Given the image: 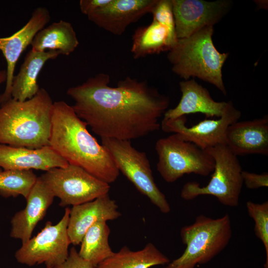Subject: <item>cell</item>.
Wrapping results in <instances>:
<instances>
[{
	"mask_svg": "<svg viewBox=\"0 0 268 268\" xmlns=\"http://www.w3.org/2000/svg\"><path fill=\"white\" fill-rule=\"evenodd\" d=\"M110 76L96 74L69 88L77 116L101 138L131 140L161 128L159 119L169 105V97L145 81L127 77L115 87Z\"/></svg>",
	"mask_w": 268,
	"mask_h": 268,
	"instance_id": "6da1fadb",
	"label": "cell"
},
{
	"mask_svg": "<svg viewBox=\"0 0 268 268\" xmlns=\"http://www.w3.org/2000/svg\"><path fill=\"white\" fill-rule=\"evenodd\" d=\"M49 145L69 164L79 166L110 184L120 171L112 156L87 129V125L64 101L53 103Z\"/></svg>",
	"mask_w": 268,
	"mask_h": 268,
	"instance_id": "7a4b0ae2",
	"label": "cell"
},
{
	"mask_svg": "<svg viewBox=\"0 0 268 268\" xmlns=\"http://www.w3.org/2000/svg\"><path fill=\"white\" fill-rule=\"evenodd\" d=\"M54 102L44 88L32 98L0 105V144L36 149L49 145Z\"/></svg>",
	"mask_w": 268,
	"mask_h": 268,
	"instance_id": "3957f363",
	"label": "cell"
},
{
	"mask_svg": "<svg viewBox=\"0 0 268 268\" xmlns=\"http://www.w3.org/2000/svg\"><path fill=\"white\" fill-rule=\"evenodd\" d=\"M213 26L205 27L189 37L178 39L168 51L172 70L185 80L197 77L216 86L225 95L222 69L228 53H221L214 46Z\"/></svg>",
	"mask_w": 268,
	"mask_h": 268,
	"instance_id": "277c9868",
	"label": "cell"
},
{
	"mask_svg": "<svg viewBox=\"0 0 268 268\" xmlns=\"http://www.w3.org/2000/svg\"><path fill=\"white\" fill-rule=\"evenodd\" d=\"M232 234L228 213L217 218L198 216L193 224L181 230L182 242L186 246L184 253L165 268H195L208 263L227 247Z\"/></svg>",
	"mask_w": 268,
	"mask_h": 268,
	"instance_id": "5b68a950",
	"label": "cell"
},
{
	"mask_svg": "<svg viewBox=\"0 0 268 268\" xmlns=\"http://www.w3.org/2000/svg\"><path fill=\"white\" fill-rule=\"evenodd\" d=\"M214 161L211 179L205 186L196 181L188 182L181 191V198L187 201L201 195H211L225 206L236 207L239 204L243 187L242 169L237 156L226 144L205 149Z\"/></svg>",
	"mask_w": 268,
	"mask_h": 268,
	"instance_id": "8992f818",
	"label": "cell"
},
{
	"mask_svg": "<svg viewBox=\"0 0 268 268\" xmlns=\"http://www.w3.org/2000/svg\"><path fill=\"white\" fill-rule=\"evenodd\" d=\"M157 170L167 183H173L185 174L207 176L212 173L214 161L206 150L186 141L180 134L159 139L155 144Z\"/></svg>",
	"mask_w": 268,
	"mask_h": 268,
	"instance_id": "52a82bcc",
	"label": "cell"
},
{
	"mask_svg": "<svg viewBox=\"0 0 268 268\" xmlns=\"http://www.w3.org/2000/svg\"><path fill=\"white\" fill-rule=\"evenodd\" d=\"M102 145L110 152L120 171L160 211L167 214L171 207L155 182L146 154L132 145L130 140L101 138Z\"/></svg>",
	"mask_w": 268,
	"mask_h": 268,
	"instance_id": "ba28073f",
	"label": "cell"
},
{
	"mask_svg": "<svg viewBox=\"0 0 268 268\" xmlns=\"http://www.w3.org/2000/svg\"><path fill=\"white\" fill-rule=\"evenodd\" d=\"M40 178L60 200V205H76L108 194L110 184L81 167L68 164L46 171Z\"/></svg>",
	"mask_w": 268,
	"mask_h": 268,
	"instance_id": "9c48e42d",
	"label": "cell"
},
{
	"mask_svg": "<svg viewBox=\"0 0 268 268\" xmlns=\"http://www.w3.org/2000/svg\"><path fill=\"white\" fill-rule=\"evenodd\" d=\"M70 208L66 207L62 219L53 225L47 221L34 237L22 243L15 257L17 261L29 266L44 264L46 267L56 268L67 258L71 244L67 233Z\"/></svg>",
	"mask_w": 268,
	"mask_h": 268,
	"instance_id": "30bf717a",
	"label": "cell"
},
{
	"mask_svg": "<svg viewBox=\"0 0 268 268\" xmlns=\"http://www.w3.org/2000/svg\"><path fill=\"white\" fill-rule=\"evenodd\" d=\"M241 116L231 101L222 115L217 120L206 119L191 127L186 126L187 118L183 116L174 119L162 120L161 128L167 133L178 134L186 141L202 149L218 145L226 144L228 128L238 121Z\"/></svg>",
	"mask_w": 268,
	"mask_h": 268,
	"instance_id": "8fae6325",
	"label": "cell"
},
{
	"mask_svg": "<svg viewBox=\"0 0 268 268\" xmlns=\"http://www.w3.org/2000/svg\"><path fill=\"white\" fill-rule=\"evenodd\" d=\"M178 39L190 37L202 28L218 22L230 8L227 0H171Z\"/></svg>",
	"mask_w": 268,
	"mask_h": 268,
	"instance_id": "7c38bea8",
	"label": "cell"
},
{
	"mask_svg": "<svg viewBox=\"0 0 268 268\" xmlns=\"http://www.w3.org/2000/svg\"><path fill=\"white\" fill-rule=\"evenodd\" d=\"M50 18V13L46 7H38L33 11L30 19L22 28L9 37L0 38V50L7 63L6 85L4 92L0 95V105L11 98L15 68L21 54Z\"/></svg>",
	"mask_w": 268,
	"mask_h": 268,
	"instance_id": "4fadbf2b",
	"label": "cell"
},
{
	"mask_svg": "<svg viewBox=\"0 0 268 268\" xmlns=\"http://www.w3.org/2000/svg\"><path fill=\"white\" fill-rule=\"evenodd\" d=\"M158 0H111L105 6L87 15L98 27L116 35H121L127 27L148 13Z\"/></svg>",
	"mask_w": 268,
	"mask_h": 268,
	"instance_id": "5bb4252c",
	"label": "cell"
},
{
	"mask_svg": "<svg viewBox=\"0 0 268 268\" xmlns=\"http://www.w3.org/2000/svg\"><path fill=\"white\" fill-rule=\"evenodd\" d=\"M121 216L116 201L108 194L70 209L67 233L71 244H80L87 230L96 223L118 219Z\"/></svg>",
	"mask_w": 268,
	"mask_h": 268,
	"instance_id": "9a60e30c",
	"label": "cell"
},
{
	"mask_svg": "<svg viewBox=\"0 0 268 268\" xmlns=\"http://www.w3.org/2000/svg\"><path fill=\"white\" fill-rule=\"evenodd\" d=\"M55 196L40 177L26 199L25 208L17 212L11 219V237L22 243L31 238L37 224L46 215Z\"/></svg>",
	"mask_w": 268,
	"mask_h": 268,
	"instance_id": "2e32d148",
	"label": "cell"
},
{
	"mask_svg": "<svg viewBox=\"0 0 268 268\" xmlns=\"http://www.w3.org/2000/svg\"><path fill=\"white\" fill-rule=\"evenodd\" d=\"M226 145L235 155L268 154V117L237 121L229 126Z\"/></svg>",
	"mask_w": 268,
	"mask_h": 268,
	"instance_id": "e0dca14e",
	"label": "cell"
},
{
	"mask_svg": "<svg viewBox=\"0 0 268 268\" xmlns=\"http://www.w3.org/2000/svg\"><path fill=\"white\" fill-rule=\"evenodd\" d=\"M68 164L49 145L32 149L0 144V168L3 170L47 171Z\"/></svg>",
	"mask_w": 268,
	"mask_h": 268,
	"instance_id": "ac0fdd59",
	"label": "cell"
},
{
	"mask_svg": "<svg viewBox=\"0 0 268 268\" xmlns=\"http://www.w3.org/2000/svg\"><path fill=\"white\" fill-rule=\"evenodd\" d=\"M182 96L178 104L167 110L163 120L176 119L186 115L201 113L206 118H220L224 112L228 102H217L211 97L208 90L194 79L179 83Z\"/></svg>",
	"mask_w": 268,
	"mask_h": 268,
	"instance_id": "d6986e66",
	"label": "cell"
},
{
	"mask_svg": "<svg viewBox=\"0 0 268 268\" xmlns=\"http://www.w3.org/2000/svg\"><path fill=\"white\" fill-rule=\"evenodd\" d=\"M61 55L58 51L43 52L31 50L26 55L19 72L12 80L11 98L24 101L33 97L40 89L38 77L45 64Z\"/></svg>",
	"mask_w": 268,
	"mask_h": 268,
	"instance_id": "ffe728a7",
	"label": "cell"
},
{
	"mask_svg": "<svg viewBox=\"0 0 268 268\" xmlns=\"http://www.w3.org/2000/svg\"><path fill=\"white\" fill-rule=\"evenodd\" d=\"M131 53L135 59L169 51L178 38L168 28L152 20L147 26L137 28L133 36Z\"/></svg>",
	"mask_w": 268,
	"mask_h": 268,
	"instance_id": "44dd1931",
	"label": "cell"
},
{
	"mask_svg": "<svg viewBox=\"0 0 268 268\" xmlns=\"http://www.w3.org/2000/svg\"><path fill=\"white\" fill-rule=\"evenodd\" d=\"M79 45L76 33L68 22H55L39 31L30 45L32 50L59 51L61 55H69Z\"/></svg>",
	"mask_w": 268,
	"mask_h": 268,
	"instance_id": "7402d4cb",
	"label": "cell"
},
{
	"mask_svg": "<svg viewBox=\"0 0 268 268\" xmlns=\"http://www.w3.org/2000/svg\"><path fill=\"white\" fill-rule=\"evenodd\" d=\"M169 261L167 257L149 242L137 251H132L125 246L101 262L96 268H150L168 264Z\"/></svg>",
	"mask_w": 268,
	"mask_h": 268,
	"instance_id": "603a6c76",
	"label": "cell"
},
{
	"mask_svg": "<svg viewBox=\"0 0 268 268\" xmlns=\"http://www.w3.org/2000/svg\"><path fill=\"white\" fill-rule=\"evenodd\" d=\"M110 232L106 222H97L87 230L81 241L79 255L95 268L114 253L109 243Z\"/></svg>",
	"mask_w": 268,
	"mask_h": 268,
	"instance_id": "cb8c5ba5",
	"label": "cell"
},
{
	"mask_svg": "<svg viewBox=\"0 0 268 268\" xmlns=\"http://www.w3.org/2000/svg\"><path fill=\"white\" fill-rule=\"evenodd\" d=\"M37 178L31 170H1L0 171V195L5 198L22 196L26 199Z\"/></svg>",
	"mask_w": 268,
	"mask_h": 268,
	"instance_id": "d4e9b609",
	"label": "cell"
},
{
	"mask_svg": "<svg viewBox=\"0 0 268 268\" xmlns=\"http://www.w3.org/2000/svg\"><path fill=\"white\" fill-rule=\"evenodd\" d=\"M249 216L255 222V235L263 243L266 253L265 268H268V202L257 203L248 201L246 204Z\"/></svg>",
	"mask_w": 268,
	"mask_h": 268,
	"instance_id": "484cf974",
	"label": "cell"
},
{
	"mask_svg": "<svg viewBox=\"0 0 268 268\" xmlns=\"http://www.w3.org/2000/svg\"><path fill=\"white\" fill-rule=\"evenodd\" d=\"M151 13L153 20L164 25L172 34L176 36L171 0H158Z\"/></svg>",
	"mask_w": 268,
	"mask_h": 268,
	"instance_id": "4316f807",
	"label": "cell"
},
{
	"mask_svg": "<svg viewBox=\"0 0 268 268\" xmlns=\"http://www.w3.org/2000/svg\"><path fill=\"white\" fill-rule=\"evenodd\" d=\"M242 177L243 183L249 189H257L268 186V173L257 174L242 171Z\"/></svg>",
	"mask_w": 268,
	"mask_h": 268,
	"instance_id": "83f0119b",
	"label": "cell"
},
{
	"mask_svg": "<svg viewBox=\"0 0 268 268\" xmlns=\"http://www.w3.org/2000/svg\"><path fill=\"white\" fill-rule=\"evenodd\" d=\"M56 268H95L90 263L82 259L72 247L69 251L67 259Z\"/></svg>",
	"mask_w": 268,
	"mask_h": 268,
	"instance_id": "f1b7e54d",
	"label": "cell"
},
{
	"mask_svg": "<svg viewBox=\"0 0 268 268\" xmlns=\"http://www.w3.org/2000/svg\"><path fill=\"white\" fill-rule=\"evenodd\" d=\"M111 0H80L79 8L81 12L88 15L110 2Z\"/></svg>",
	"mask_w": 268,
	"mask_h": 268,
	"instance_id": "f546056e",
	"label": "cell"
},
{
	"mask_svg": "<svg viewBox=\"0 0 268 268\" xmlns=\"http://www.w3.org/2000/svg\"><path fill=\"white\" fill-rule=\"evenodd\" d=\"M7 74L6 69L0 70V85L2 83L6 82Z\"/></svg>",
	"mask_w": 268,
	"mask_h": 268,
	"instance_id": "4dcf8cb0",
	"label": "cell"
},
{
	"mask_svg": "<svg viewBox=\"0 0 268 268\" xmlns=\"http://www.w3.org/2000/svg\"><path fill=\"white\" fill-rule=\"evenodd\" d=\"M1 170H2L0 168V171H1Z\"/></svg>",
	"mask_w": 268,
	"mask_h": 268,
	"instance_id": "1f68e13d",
	"label": "cell"
},
{
	"mask_svg": "<svg viewBox=\"0 0 268 268\" xmlns=\"http://www.w3.org/2000/svg\"><path fill=\"white\" fill-rule=\"evenodd\" d=\"M46 268H47V267H46Z\"/></svg>",
	"mask_w": 268,
	"mask_h": 268,
	"instance_id": "d6a6232c",
	"label": "cell"
}]
</instances>
